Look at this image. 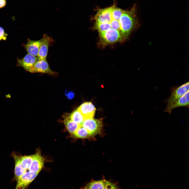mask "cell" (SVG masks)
I'll use <instances>...</instances> for the list:
<instances>
[{
    "label": "cell",
    "instance_id": "cell-19",
    "mask_svg": "<svg viewBox=\"0 0 189 189\" xmlns=\"http://www.w3.org/2000/svg\"><path fill=\"white\" fill-rule=\"evenodd\" d=\"M6 38L5 37V33L3 29L0 27V40L3 38Z\"/></svg>",
    "mask_w": 189,
    "mask_h": 189
},
{
    "label": "cell",
    "instance_id": "cell-17",
    "mask_svg": "<svg viewBox=\"0 0 189 189\" xmlns=\"http://www.w3.org/2000/svg\"><path fill=\"white\" fill-rule=\"evenodd\" d=\"M33 155L20 156L21 163L25 169H29L30 166L33 160Z\"/></svg>",
    "mask_w": 189,
    "mask_h": 189
},
{
    "label": "cell",
    "instance_id": "cell-14",
    "mask_svg": "<svg viewBox=\"0 0 189 189\" xmlns=\"http://www.w3.org/2000/svg\"><path fill=\"white\" fill-rule=\"evenodd\" d=\"M64 123L68 131L72 134L81 125L72 121L70 118V115L65 118Z\"/></svg>",
    "mask_w": 189,
    "mask_h": 189
},
{
    "label": "cell",
    "instance_id": "cell-5",
    "mask_svg": "<svg viewBox=\"0 0 189 189\" xmlns=\"http://www.w3.org/2000/svg\"><path fill=\"white\" fill-rule=\"evenodd\" d=\"M38 174L30 171L26 172L17 181L15 189H25L35 178Z\"/></svg>",
    "mask_w": 189,
    "mask_h": 189
},
{
    "label": "cell",
    "instance_id": "cell-2",
    "mask_svg": "<svg viewBox=\"0 0 189 189\" xmlns=\"http://www.w3.org/2000/svg\"><path fill=\"white\" fill-rule=\"evenodd\" d=\"M81 125L87 130L90 136H92L101 133L102 123L101 120L89 118L85 119Z\"/></svg>",
    "mask_w": 189,
    "mask_h": 189
},
{
    "label": "cell",
    "instance_id": "cell-1",
    "mask_svg": "<svg viewBox=\"0 0 189 189\" xmlns=\"http://www.w3.org/2000/svg\"><path fill=\"white\" fill-rule=\"evenodd\" d=\"M99 33L100 43L104 45L121 42L125 40L120 32L115 29H109Z\"/></svg>",
    "mask_w": 189,
    "mask_h": 189
},
{
    "label": "cell",
    "instance_id": "cell-13",
    "mask_svg": "<svg viewBox=\"0 0 189 189\" xmlns=\"http://www.w3.org/2000/svg\"><path fill=\"white\" fill-rule=\"evenodd\" d=\"M106 181L104 178L97 180H92L84 186L83 189H103Z\"/></svg>",
    "mask_w": 189,
    "mask_h": 189
},
{
    "label": "cell",
    "instance_id": "cell-7",
    "mask_svg": "<svg viewBox=\"0 0 189 189\" xmlns=\"http://www.w3.org/2000/svg\"><path fill=\"white\" fill-rule=\"evenodd\" d=\"M181 107L188 108L189 91L170 104L166 106L164 111L170 114L174 109Z\"/></svg>",
    "mask_w": 189,
    "mask_h": 189
},
{
    "label": "cell",
    "instance_id": "cell-6",
    "mask_svg": "<svg viewBox=\"0 0 189 189\" xmlns=\"http://www.w3.org/2000/svg\"><path fill=\"white\" fill-rule=\"evenodd\" d=\"M42 39L37 57L39 59H46L49 47L53 40L51 36L45 34H43Z\"/></svg>",
    "mask_w": 189,
    "mask_h": 189
},
{
    "label": "cell",
    "instance_id": "cell-4",
    "mask_svg": "<svg viewBox=\"0 0 189 189\" xmlns=\"http://www.w3.org/2000/svg\"><path fill=\"white\" fill-rule=\"evenodd\" d=\"M29 72L32 73L38 72L51 75L57 73L51 70L46 59H38Z\"/></svg>",
    "mask_w": 189,
    "mask_h": 189
},
{
    "label": "cell",
    "instance_id": "cell-8",
    "mask_svg": "<svg viewBox=\"0 0 189 189\" xmlns=\"http://www.w3.org/2000/svg\"><path fill=\"white\" fill-rule=\"evenodd\" d=\"M33 155L32 162L29 170L32 172L39 173L44 167V159L38 152Z\"/></svg>",
    "mask_w": 189,
    "mask_h": 189
},
{
    "label": "cell",
    "instance_id": "cell-16",
    "mask_svg": "<svg viewBox=\"0 0 189 189\" xmlns=\"http://www.w3.org/2000/svg\"><path fill=\"white\" fill-rule=\"evenodd\" d=\"M76 137L80 138H86L91 136L87 130L81 125L73 134Z\"/></svg>",
    "mask_w": 189,
    "mask_h": 189
},
{
    "label": "cell",
    "instance_id": "cell-12",
    "mask_svg": "<svg viewBox=\"0 0 189 189\" xmlns=\"http://www.w3.org/2000/svg\"><path fill=\"white\" fill-rule=\"evenodd\" d=\"M13 158L15 161L14 179L17 181L21 176L26 172V170L21 163L20 156L14 155Z\"/></svg>",
    "mask_w": 189,
    "mask_h": 189
},
{
    "label": "cell",
    "instance_id": "cell-18",
    "mask_svg": "<svg viewBox=\"0 0 189 189\" xmlns=\"http://www.w3.org/2000/svg\"><path fill=\"white\" fill-rule=\"evenodd\" d=\"M103 189H119L116 183L106 180V185Z\"/></svg>",
    "mask_w": 189,
    "mask_h": 189
},
{
    "label": "cell",
    "instance_id": "cell-20",
    "mask_svg": "<svg viewBox=\"0 0 189 189\" xmlns=\"http://www.w3.org/2000/svg\"><path fill=\"white\" fill-rule=\"evenodd\" d=\"M6 4V0H0V9L4 7Z\"/></svg>",
    "mask_w": 189,
    "mask_h": 189
},
{
    "label": "cell",
    "instance_id": "cell-9",
    "mask_svg": "<svg viewBox=\"0 0 189 189\" xmlns=\"http://www.w3.org/2000/svg\"><path fill=\"white\" fill-rule=\"evenodd\" d=\"M38 59L37 57L28 54L23 58L18 59L17 66L22 67L29 72Z\"/></svg>",
    "mask_w": 189,
    "mask_h": 189
},
{
    "label": "cell",
    "instance_id": "cell-15",
    "mask_svg": "<svg viewBox=\"0 0 189 189\" xmlns=\"http://www.w3.org/2000/svg\"><path fill=\"white\" fill-rule=\"evenodd\" d=\"M71 119L73 122L81 125L85 119L78 109L70 115Z\"/></svg>",
    "mask_w": 189,
    "mask_h": 189
},
{
    "label": "cell",
    "instance_id": "cell-3",
    "mask_svg": "<svg viewBox=\"0 0 189 189\" xmlns=\"http://www.w3.org/2000/svg\"><path fill=\"white\" fill-rule=\"evenodd\" d=\"M188 91V81L180 86L174 87L171 90V93L170 96L165 101L166 106H169L178 99Z\"/></svg>",
    "mask_w": 189,
    "mask_h": 189
},
{
    "label": "cell",
    "instance_id": "cell-11",
    "mask_svg": "<svg viewBox=\"0 0 189 189\" xmlns=\"http://www.w3.org/2000/svg\"><path fill=\"white\" fill-rule=\"evenodd\" d=\"M42 40V39L38 40L28 39L27 43L24 45L28 54L37 57Z\"/></svg>",
    "mask_w": 189,
    "mask_h": 189
},
{
    "label": "cell",
    "instance_id": "cell-10",
    "mask_svg": "<svg viewBox=\"0 0 189 189\" xmlns=\"http://www.w3.org/2000/svg\"><path fill=\"white\" fill-rule=\"evenodd\" d=\"M77 109L85 119L93 118L94 117L96 108L91 102H87L82 103Z\"/></svg>",
    "mask_w": 189,
    "mask_h": 189
}]
</instances>
